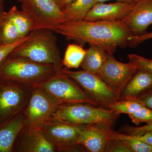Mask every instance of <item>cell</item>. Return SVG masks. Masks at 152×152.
<instances>
[{
    "mask_svg": "<svg viewBox=\"0 0 152 152\" xmlns=\"http://www.w3.org/2000/svg\"><path fill=\"white\" fill-rule=\"evenodd\" d=\"M105 152H132L129 148L121 140L110 138L108 142Z\"/></svg>",
    "mask_w": 152,
    "mask_h": 152,
    "instance_id": "27",
    "label": "cell"
},
{
    "mask_svg": "<svg viewBox=\"0 0 152 152\" xmlns=\"http://www.w3.org/2000/svg\"><path fill=\"white\" fill-rule=\"evenodd\" d=\"M38 85L62 103H88L96 106L83 90L64 72L56 74Z\"/></svg>",
    "mask_w": 152,
    "mask_h": 152,
    "instance_id": "10",
    "label": "cell"
},
{
    "mask_svg": "<svg viewBox=\"0 0 152 152\" xmlns=\"http://www.w3.org/2000/svg\"><path fill=\"white\" fill-rule=\"evenodd\" d=\"M144 106L137 99L122 100L109 105L107 109L116 114H126L129 115L134 113Z\"/></svg>",
    "mask_w": 152,
    "mask_h": 152,
    "instance_id": "24",
    "label": "cell"
},
{
    "mask_svg": "<svg viewBox=\"0 0 152 152\" xmlns=\"http://www.w3.org/2000/svg\"><path fill=\"white\" fill-rule=\"evenodd\" d=\"M133 136L145 143L152 146V131L147 132L142 134Z\"/></svg>",
    "mask_w": 152,
    "mask_h": 152,
    "instance_id": "32",
    "label": "cell"
},
{
    "mask_svg": "<svg viewBox=\"0 0 152 152\" xmlns=\"http://www.w3.org/2000/svg\"><path fill=\"white\" fill-rule=\"evenodd\" d=\"M31 86L0 80V124L24 113Z\"/></svg>",
    "mask_w": 152,
    "mask_h": 152,
    "instance_id": "5",
    "label": "cell"
},
{
    "mask_svg": "<svg viewBox=\"0 0 152 152\" xmlns=\"http://www.w3.org/2000/svg\"><path fill=\"white\" fill-rule=\"evenodd\" d=\"M5 17V12H0V46L3 45L1 39V23L2 22L3 19H4Z\"/></svg>",
    "mask_w": 152,
    "mask_h": 152,
    "instance_id": "34",
    "label": "cell"
},
{
    "mask_svg": "<svg viewBox=\"0 0 152 152\" xmlns=\"http://www.w3.org/2000/svg\"><path fill=\"white\" fill-rule=\"evenodd\" d=\"M145 107L152 110V89L137 99Z\"/></svg>",
    "mask_w": 152,
    "mask_h": 152,
    "instance_id": "31",
    "label": "cell"
},
{
    "mask_svg": "<svg viewBox=\"0 0 152 152\" xmlns=\"http://www.w3.org/2000/svg\"><path fill=\"white\" fill-rule=\"evenodd\" d=\"M80 129L79 144L90 152H104L110 140L112 129H104L93 126L78 127Z\"/></svg>",
    "mask_w": 152,
    "mask_h": 152,
    "instance_id": "15",
    "label": "cell"
},
{
    "mask_svg": "<svg viewBox=\"0 0 152 152\" xmlns=\"http://www.w3.org/2000/svg\"><path fill=\"white\" fill-rule=\"evenodd\" d=\"M119 114L102 107L88 103H62L52 116L77 127L112 129Z\"/></svg>",
    "mask_w": 152,
    "mask_h": 152,
    "instance_id": "3",
    "label": "cell"
},
{
    "mask_svg": "<svg viewBox=\"0 0 152 152\" xmlns=\"http://www.w3.org/2000/svg\"><path fill=\"white\" fill-rule=\"evenodd\" d=\"M152 131V123L147 124L140 127H134L125 125L120 130L121 133L130 135H140L144 133Z\"/></svg>",
    "mask_w": 152,
    "mask_h": 152,
    "instance_id": "29",
    "label": "cell"
},
{
    "mask_svg": "<svg viewBox=\"0 0 152 152\" xmlns=\"http://www.w3.org/2000/svg\"><path fill=\"white\" fill-rule=\"evenodd\" d=\"M109 55L102 48L95 45H90L80 66L84 70L97 74L103 67Z\"/></svg>",
    "mask_w": 152,
    "mask_h": 152,
    "instance_id": "18",
    "label": "cell"
},
{
    "mask_svg": "<svg viewBox=\"0 0 152 152\" xmlns=\"http://www.w3.org/2000/svg\"><path fill=\"white\" fill-rule=\"evenodd\" d=\"M128 57L129 62L135 66L137 69L145 70L152 73V60L134 54L128 55Z\"/></svg>",
    "mask_w": 152,
    "mask_h": 152,
    "instance_id": "26",
    "label": "cell"
},
{
    "mask_svg": "<svg viewBox=\"0 0 152 152\" xmlns=\"http://www.w3.org/2000/svg\"><path fill=\"white\" fill-rule=\"evenodd\" d=\"M17 1L21 5L22 11L32 21V30H53L56 26L64 22L62 11L54 0Z\"/></svg>",
    "mask_w": 152,
    "mask_h": 152,
    "instance_id": "9",
    "label": "cell"
},
{
    "mask_svg": "<svg viewBox=\"0 0 152 152\" xmlns=\"http://www.w3.org/2000/svg\"><path fill=\"white\" fill-rule=\"evenodd\" d=\"M110 1V0H96V4L97 3H104L107 1ZM117 1L126 2H133L135 1L136 0H115Z\"/></svg>",
    "mask_w": 152,
    "mask_h": 152,
    "instance_id": "35",
    "label": "cell"
},
{
    "mask_svg": "<svg viewBox=\"0 0 152 152\" xmlns=\"http://www.w3.org/2000/svg\"><path fill=\"white\" fill-rule=\"evenodd\" d=\"M86 50L77 44H70L68 46L62 59L63 66L67 69L78 68L81 64Z\"/></svg>",
    "mask_w": 152,
    "mask_h": 152,
    "instance_id": "21",
    "label": "cell"
},
{
    "mask_svg": "<svg viewBox=\"0 0 152 152\" xmlns=\"http://www.w3.org/2000/svg\"><path fill=\"white\" fill-rule=\"evenodd\" d=\"M75 0H54L55 2L62 11Z\"/></svg>",
    "mask_w": 152,
    "mask_h": 152,
    "instance_id": "33",
    "label": "cell"
},
{
    "mask_svg": "<svg viewBox=\"0 0 152 152\" xmlns=\"http://www.w3.org/2000/svg\"><path fill=\"white\" fill-rule=\"evenodd\" d=\"M135 2L117 1L108 4L97 3L89 11L83 20L90 21H121L130 13Z\"/></svg>",
    "mask_w": 152,
    "mask_h": 152,
    "instance_id": "12",
    "label": "cell"
},
{
    "mask_svg": "<svg viewBox=\"0 0 152 152\" xmlns=\"http://www.w3.org/2000/svg\"><path fill=\"white\" fill-rule=\"evenodd\" d=\"M151 39H152V32L146 33L142 35L133 36L130 38L128 46L131 47H135L145 41Z\"/></svg>",
    "mask_w": 152,
    "mask_h": 152,
    "instance_id": "30",
    "label": "cell"
},
{
    "mask_svg": "<svg viewBox=\"0 0 152 152\" xmlns=\"http://www.w3.org/2000/svg\"><path fill=\"white\" fill-rule=\"evenodd\" d=\"M1 35L3 45H11L23 39L16 26L6 16V12L1 26Z\"/></svg>",
    "mask_w": 152,
    "mask_h": 152,
    "instance_id": "23",
    "label": "cell"
},
{
    "mask_svg": "<svg viewBox=\"0 0 152 152\" xmlns=\"http://www.w3.org/2000/svg\"><path fill=\"white\" fill-rule=\"evenodd\" d=\"M152 89V73L144 69H138L126 86L120 100L137 99Z\"/></svg>",
    "mask_w": 152,
    "mask_h": 152,
    "instance_id": "17",
    "label": "cell"
},
{
    "mask_svg": "<svg viewBox=\"0 0 152 152\" xmlns=\"http://www.w3.org/2000/svg\"><path fill=\"white\" fill-rule=\"evenodd\" d=\"M54 32L49 28L32 30L26 39L14 49L10 57L23 58L39 64L51 65L58 73H63L61 51Z\"/></svg>",
    "mask_w": 152,
    "mask_h": 152,
    "instance_id": "2",
    "label": "cell"
},
{
    "mask_svg": "<svg viewBox=\"0 0 152 152\" xmlns=\"http://www.w3.org/2000/svg\"><path fill=\"white\" fill-rule=\"evenodd\" d=\"M62 103L53 96L39 85L31 88V94L24 115L27 126L41 129L45 123L51 118Z\"/></svg>",
    "mask_w": 152,
    "mask_h": 152,
    "instance_id": "7",
    "label": "cell"
},
{
    "mask_svg": "<svg viewBox=\"0 0 152 152\" xmlns=\"http://www.w3.org/2000/svg\"><path fill=\"white\" fill-rule=\"evenodd\" d=\"M129 117L135 124L139 125L142 123L147 124L152 123V110L145 106Z\"/></svg>",
    "mask_w": 152,
    "mask_h": 152,
    "instance_id": "25",
    "label": "cell"
},
{
    "mask_svg": "<svg viewBox=\"0 0 152 152\" xmlns=\"http://www.w3.org/2000/svg\"><path fill=\"white\" fill-rule=\"evenodd\" d=\"M56 152L41 129H33L27 126L19 135L13 150V152Z\"/></svg>",
    "mask_w": 152,
    "mask_h": 152,
    "instance_id": "14",
    "label": "cell"
},
{
    "mask_svg": "<svg viewBox=\"0 0 152 152\" xmlns=\"http://www.w3.org/2000/svg\"><path fill=\"white\" fill-rule=\"evenodd\" d=\"M53 31L75 41L80 45L88 43L101 47L113 55L118 47L128 46L132 34L121 21L81 20L64 22L56 26Z\"/></svg>",
    "mask_w": 152,
    "mask_h": 152,
    "instance_id": "1",
    "label": "cell"
},
{
    "mask_svg": "<svg viewBox=\"0 0 152 152\" xmlns=\"http://www.w3.org/2000/svg\"><path fill=\"white\" fill-rule=\"evenodd\" d=\"M27 126L24 114L0 124V152H13L17 138Z\"/></svg>",
    "mask_w": 152,
    "mask_h": 152,
    "instance_id": "16",
    "label": "cell"
},
{
    "mask_svg": "<svg viewBox=\"0 0 152 152\" xmlns=\"http://www.w3.org/2000/svg\"><path fill=\"white\" fill-rule=\"evenodd\" d=\"M138 70L132 63L117 61L113 55L108 58L102 69L97 74L120 98L124 89Z\"/></svg>",
    "mask_w": 152,
    "mask_h": 152,
    "instance_id": "11",
    "label": "cell"
},
{
    "mask_svg": "<svg viewBox=\"0 0 152 152\" xmlns=\"http://www.w3.org/2000/svg\"><path fill=\"white\" fill-rule=\"evenodd\" d=\"M26 37L11 45H3L0 46V68L10 57L11 54L17 46L26 39Z\"/></svg>",
    "mask_w": 152,
    "mask_h": 152,
    "instance_id": "28",
    "label": "cell"
},
{
    "mask_svg": "<svg viewBox=\"0 0 152 152\" xmlns=\"http://www.w3.org/2000/svg\"><path fill=\"white\" fill-rule=\"evenodd\" d=\"M4 1V0H0V12L4 11V7H3Z\"/></svg>",
    "mask_w": 152,
    "mask_h": 152,
    "instance_id": "36",
    "label": "cell"
},
{
    "mask_svg": "<svg viewBox=\"0 0 152 152\" xmlns=\"http://www.w3.org/2000/svg\"><path fill=\"white\" fill-rule=\"evenodd\" d=\"M133 36L142 35L152 24V0H136L134 8L121 21Z\"/></svg>",
    "mask_w": 152,
    "mask_h": 152,
    "instance_id": "13",
    "label": "cell"
},
{
    "mask_svg": "<svg viewBox=\"0 0 152 152\" xmlns=\"http://www.w3.org/2000/svg\"><path fill=\"white\" fill-rule=\"evenodd\" d=\"M96 0H75L63 10L64 22L83 20Z\"/></svg>",
    "mask_w": 152,
    "mask_h": 152,
    "instance_id": "19",
    "label": "cell"
},
{
    "mask_svg": "<svg viewBox=\"0 0 152 152\" xmlns=\"http://www.w3.org/2000/svg\"><path fill=\"white\" fill-rule=\"evenodd\" d=\"M6 15L16 26L21 38L27 37L33 28L32 21L28 16L22 10H18L15 6L6 12Z\"/></svg>",
    "mask_w": 152,
    "mask_h": 152,
    "instance_id": "20",
    "label": "cell"
},
{
    "mask_svg": "<svg viewBox=\"0 0 152 152\" xmlns=\"http://www.w3.org/2000/svg\"><path fill=\"white\" fill-rule=\"evenodd\" d=\"M63 72L81 87L97 107H107L120 98L96 74L84 70L72 71L64 68Z\"/></svg>",
    "mask_w": 152,
    "mask_h": 152,
    "instance_id": "8",
    "label": "cell"
},
{
    "mask_svg": "<svg viewBox=\"0 0 152 152\" xmlns=\"http://www.w3.org/2000/svg\"><path fill=\"white\" fill-rule=\"evenodd\" d=\"M47 140L56 152H86L79 144L80 129L52 116L41 128Z\"/></svg>",
    "mask_w": 152,
    "mask_h": 152,
    "instance_id": "6",
    "label": "cell"
},
{
    "mask_svg": "<svg viewBox=\"0 0 152 152\" xmlns=\"http://www.w3.org/2000/svg\"><path fill=\"white\" fill-rule=\"evenodd\" d=\"M110 138L121 140L129 148L132 152H152V146L145 143L134 136L117 132L111 130L110 132Z\"/></svg>",
    "mask_w": 152,
    "mask_h": 152,
    "instance_id": "22",
    "label": "cell"
},
{
    "mask_svg": "<svg viewBox=\"0 0 152 152\" xmlns=\"http://www.w3.org/2000/svg\"><path fill=\"white\" fill-rule=\"evenodd\" d=\"M56 74H59L53 66L17 57H9L0 68V80L30 86L41 84Z\"/></svg>",
    "mask_w": 152,
    "mask_h": 152,
    "instance_id": "4",
    "label": "cell"
}]
</instances>
